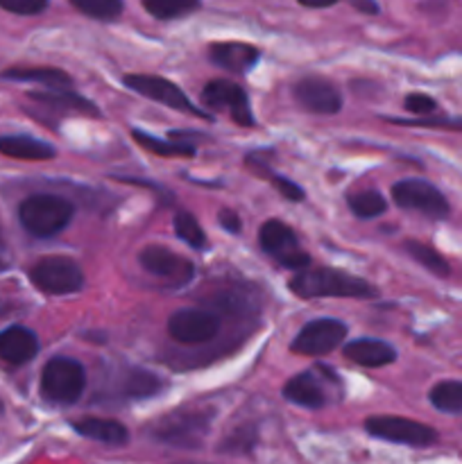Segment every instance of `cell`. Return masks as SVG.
<instances>
[{
  "mask_svg": "<svg viewBox=\"0 0 462 464\" xmlns=\"http://www.w3.org/2000/svg\"><path fill=\"white\" fill-rule=\"evenodd\" d=\"M265 177L272 181V184H274V188L279 190L285 199H290V202H302V199L306 198V193H303V190L299 188L294 181L285 179V177H281V175H274V172H270V170L265 172Z\"/></svg>",
  "mask_w": 462,
  "mask_h": 464,
  "instance_id": "32",
  "label": "cell"
},
{
  "mask_svg": "<svg viewBox=\"0 0 462 464\" xmlns=\"http://www.w3.org/2000/svg\"><path fill=\"white\" fill-rule=\"evenodd\" d=\"M284 397L288 401L297 403V406L311 408V411H317V408H322L326 403L324 388H322L320 381L311 372H302V374L293 376L284 385Z\"/></svg>",
  "mask_w": 462,
  "mask_h": 464,
  "instance_id": "20",
  "label": "cell"
},
{
  "mask_svg": "<svg viewBox=\"0 0 462 464\" xmlns=\"http://www.w3.org/2000/svg\"><path fill=\"white\" fill-rule=\"evenodd\" d=\"M39 353V340L25 326H9L0 334V361L9 365L30 362Z\"/></svg>",
  "mask_w": 462,
  "mask_h": 464,
  "instance_id": "17",
  "label": "cell"
},
{
  "mask_svg": "<svg viewBox=\"0 0 462 464\" xmlns=\"http://www.w3.org/2000/svg\"><path fill=\"white\" fill-rule=\"evenodd\" d=\"M258 57L261 53L256 45L243 44V41H217L208 45V59L231 72H247L258 62Z\"/></svg>",
  "mask_w": 462,
  "mask_h": 464,
  "instance_id": "16",
  "label": "cell"
},
{
  "mask_svg": "<svg viewBox=\"0 0 462 464\" xmlns=\"http://www.w3.org/2000/svg\"><path fill=\"white\" fill-rule=\"evenodd\" d=\"M344 356L361 367H385L397 361L394 347L376 338H361L344 344Z\"/></svg>",
  "mask_w": 462,
  "mask_h": 464,
  "instance_id": "19",
  "label": "cell"
},
{
  "mask_svg": "<svg viewBox=\"0 0 462 464\" xmlns=\"http://www.w3.org/2000/svg\"><path fill=\"white\" fill-rule=\"evenodd\" d=\"M72 429L93 442L107 444V447H122L130 442V430L125 424L116 420H104V417H84V420L72 421Z\"/></svg>",
  "mask_w": 462,
  "mask_h": 464,
  "instance_id": "18",
  "label": "cell"
},
{
  "mask_svg": "<svg viewBox=\"0 0 462 464\" xmlns=\"http://www.w3.org/2000/svg\"><path fill=\"white\" fill-rule=\"evenodd\" d=\"M30 279L45 295H72L84 288V272L68 256H43L32 266Z\"/></svg>",
  "mask_w": 462,
  "mask_h": 464,
  "instance_id": "4",
  "label": "cell"
},
{
  "mask_svg": "<svg viewBox=\"0 0 462 464\" xmlns=\"http://www.w3.org/2000/svg\"><path fill=\"white\" fill-rule=\"evenodd\" d=\"M208 417L207 415H188V412H172L168 415L161 424L157 426L154 435L163 442L170 444H186V449H193L195 444H199L202 435L207 433Z\"/></svg>",
  "mask_w": 462,
  "mask_h": 464,
  "instance_id": "14",
  "label": "cell"
},
{
  "mask_svg": "<svg viewBox=\"0 0 462 464\" xmlns=\"http://www.w3.org/2000/svg\"><path fill=\"white\" fill-rule=\"evenodd\" d=\"M202 102L213 111L229 113L231 121L238 122L240 127H254V113L249 109L247 93L238 84H231L226 80H213L204 86Z\"/></svg>",
  "mask_w": 462,
  "mask_h": 464,
  "instance_id": "10",
  "label": "cell"
},
{
  "mask_svg": "<svg viewBox=\"0 0 462 464\" xmlns=\"http://www.w3.org/2000/svg\"><path fill=\"white\" fill-rule=\"evenodd\" d=\"M172 227H175L177 238H181L184 243H188L190 247L204 249V245H207V236H204L202 225H199V222L195 220L190 213H186V211L177 213L175 220H172Z\"/></svg>",
  "mask_w": 462,
  "mask_h": 464,
  "instance_id": "29",
  "label": "cell"
},
{
  "mask_svg": "<svg viewBox=\"0 0 462 464\" xmlns=\"http://www.w3.org/2000/svg\"><path fill=\"white\" fill-rule=\"evenodd\" d=\"M338 0H299V5H303V7H311V9H322V7H331V5H335Z\"/></svg>",
  "mask_w": 462,
  "mask_h": 464,
  "instance_id": "37",
  "label": "cell"
},
{
  "mask_svg": "<svg viewBox=\"0 0 462 464\" xmlns=\"http://www.w3.org/2000/svg\"><path fill=\"white\" fill-rule=\"evenodd\" d=\"M131 136H134V140L140 145V148L148 150V152H152V154H157V157H166V159L195 157V145L179 143V140L154 139V136L145 134V131H140V130L131 131Z\"/></svg>",
  "mask_w": 462,
  "mask_h": 464,
  "instance_id": "23",
  "label": "cell"
},
{
  "mask_svg": "<svg viewBox=\"0 0 462 464\" xmlns=\"http://www.w3.org/2000/svg\"><path fill=\"white\" fill-rule=\"evenodd\" d=\"M290 290L302 299L317 297H351L371 299L379 295L374 285L361 276L347 272L331 270V267H303L290 279Z\"/></svg>",
  "mask_w": 462,
  "mask_h": 464,
  "instance_id": "1",
  "label": "cell"
},
{
  "mask_svg": "<svg viewBox=\"0 0 462 464\" xmlns=\"http://www.w3.org/2000/svg\"><path fill=\"white\" fill-rule=\"evenodd\" d=\"M347 338V326L333 317H320L303 324L297 338L293 340V352L302 356H324L338 349Z\"/></svg>",
  "mask_w": 462,
  "mask_h": 464,
  "instance_id": "9",
  "label": "cell"
},
{
  "mask_svg": "<svg viewBox=\"0 0 462 464\" xmlns=\"http://www.w3.org/2000/svg\"><path fill=\"white\" fill-rule=\"evenodd\" d=\"M217 222H220V227L225 231H229V234H240V218L236 216V211H229V208H222L220 213H217Z\"/></svg>",
  "mask_w": 462,
  "mask_h": 464,
  "instance_id": "35",
  "label": "cell"
},
{
  "mask_svg": "<svg viewBox=\"0 0 462 464\" xmlns=\"http://www.w3.org/2000/svg\"><path fill=\"white\" fill-rule=\"evenodd\" d=\"M351 5L358 9V12L370 14V16H374V14L380 12V7L376 0H351Z\"/></svg>",
  "mask_w": 462,
  "mask_h": 464,
  "instance_id": "36",
  "label": "cell"
},
{
  "mask_svg": "<svg viewBox=\"0 0 462 464\" xmlns=\"http://www.w3.org/2000/svg\"><path fill=\"white\" fill-rule=\"evenodd\" d=\"M258 240H261L263 252L270 254L279 266L290 267V270H303V267L311 266V256L303 249H299L297 236L285 222L267 220L261 227Z\"/></svg>",
  "mask_w": 462,
  "mask_h": 464,
  "instance_id": "7",
  "label": "cell"
},
{
  "mask_svg": "<svg viewBox=\"0 0 462 464\" xmlns=\"http://www.w3.org/2000/svg\"><path fill=\"white\" fill-rule=\"evenodd\" d=\"M365 429L371 438L408 444V447H430L433 442H438V433H435L433 426L421 424V421L415 420H406V417H370L365 421Z\"/></svg>",
  "mask_w": 462,
  "mask_h": 464,
  "instance_id": "6",
  "label": "cell"
},
{
  "mask_svg": "<svg viewBox=\"0 0 462 464\" xmlns=\"http://www.w3.org/2000/svg\"><path fill=\"white\" fill-rule=\"evenodd\" d=\"M27 98H30L36 107L48 111V116L53 113L54 118H62L66 116V113H80V116H95V118L100 116V109L95 107L91 100L72 93L71 89H50V91H43V93L34 91V93H27Z\"/></svg>",
  "mask_w": 462,
  "mask_h": 464,
  "instance_id": "15",
  "label": "cell"
},
{
  "mask_svg": "<svg viewBox=\"0 0 462 464\" xmlns=\"http://www.w3.org/2000/svg\"><path fill=\"white\" fill-rule=\"evenodd\" d=\"M161 390V381L145 370H134L125 379V394L131 399H148Z\"/></svg>",
  "mask_w": 462,
  "mask_h": 464,
  "instance_id": "28",
  "label": "cell"
},
{
  "mask_svg": "<svg viewBox=\"0 0 462 464\" xmlns=\"http://www.w3.org/2000/svg\"><path fill=\"white\" fill-rule=\"evenodd\" d=\"M294 100L302 104L306 111L320 113V116H333L342 109V95L331 84L326 77L308 75L299 80L293 89Z\"/></svg>",
  "mask_w": 462,
  "mask_h": 464,
  "instance_id": "13",
  "label": "cell"
},
{
  "mask_svg": "<svg viewBox=\"0 0 462 464\" xmlns=\"http://www.w3.org/2000/svg\"><path fill=\"white\" fill-rule=\"evenodd\" d=\"M394 125H421V127H447V130H462V122L451 121H403V118H388Z\"/></svg>",
  "mask_w": 462,
  "mask_h": 464,
  "instance_id": "34",
  "label": "cell"
},
{
  "mask_svg": "<svg viewBox=\"0 0 462 464\" xmlns=\"http://www.w3.org/2000/svg\"><path fill=\"white\" fill-rule=\"evenodd\" d=\"M86 385V372L77 361L57 356L45 362L41 374V392L53 403H75Z\"/></svg>",
  "mask_w": 462,
  "mask_h": 464,
  "instance_id": "3",
  "label": "cell"
},
{
  "mask_svg": "<svg viewBox=\"0 0 462 464\" xmlns=\"http://www.w3.org/2000/svg\"><path fill=\"white\" fill-rule=\"evenodd\" d=\"M430 403L435 411L447 412V415H460L462 412V381H442L433 385L428 392Z\"/></svg>",
  "mask_w": 462,
  "mask_h": 464,
  "instance_id": "25",
  "label": "cell"
},
{
  "mask_svg": "<svg viewBox=\"0 0 462 464\" xmlns=\"http://www.w3.org/2000/svg\"><path fill=\"white\" fill-rule=\"evenodd\" d=\"M122 84L127 89L136 91V93L145 95V98L154 100V102L163 104V107H170L175 111L190 113V116L197 118H211L207 111H202L199 107H195L188 100V95L179 89L177 84H172L170 80L159 75H125L122 77Z\"/></svg>",
  "mask_w": 462,
  "mask_h": 464,
  "instance_id": "8",
  "label": "cell"
},
{
  "mask_svg": "<svg viewBox=\"0 0 462 464\" xmlns=\"http://www.w3.org/2000/svg\"><path fill=\"white\" fill-rule=\"evenodd\" d=\"M72 213H75V208L68 199L50 193L32 195L18 208L21 225L39 238H50V236H57L59 231L66 229L68 222L72 220Z\"/></svg>",
  "mask_w": 462,
  "mask_h": 464,
  "instance_id": "2",
  "label": "cell"
},
{
  "mask_svg": "<svg viewBox=\"0 0 462 464\" xmlns=\"http://www.w3.org/2000/svg\"><path fill=\"white\" fill-rule=\"evenodd\" d=\"M403 107H406L408 111L417 113V116H424V113L435 111V109H438V102L426 93H410L406 98V102H403Z\"/></svg>",
  "mask_w": 462,
  "mask_h": 464,
  "instance_id": "33",
  "label": "cell"
},
{
  "mask_svg": "<svg viewBox=\"0 0 462 464\" xmlns=\"http://www.w3.org/2000/svg\"><path fill=\"white\" fill-rule=\"evenodd\" d=\"M140 3L149 16L159 21H172V18H184L197 12L202 0H140Z\"/></svg>",
  "mask_w": 462,
  "mask_h": 464,
  "instance_id": "26",
  "label": "cell"
},
{
  "mask_svg": "<svg viewBox=\"0 0 462 464\" xmlns=\"http://www.w3.org/2000/svg\"><path fill=\"white\" fill-rule=\"evenodd\" d=\"M403 247H406V252L410 254V256L415 258L421 267H426L430 275L442 276V279L444 276L451 275V267H448L447 258H444L438 249L430 247V245L419 243V240H406V243H403Z\"/></svg>",
  "mask_w": 462,
  "mask_h": 464,
  "instance_id": "24",
  "label": "cell"
},
{
  "mask_svg": "<svg viewBox=\"0 0 462 464\" xmlns=\"http://www.w3.org/2000/svg\"><path fill=\"white\" fill-rule=\"evenodd\" d=\"M139 263L149 275L170 281L172 285H186L195 276L193 263L163 245H148L139 254Z\"/></svg>",
  "mask_w": 462,
  "mask_h": 464,
  "instance_id": "12",
  "label": "cell"
},
{
  "mask_svg": "<svg viewBox=\"0 0 462 464\" xmlns=\"http://www.w3.org/2000/svg\"><path fill=\"white\" fill-rule=\"evenodd\" d=\"M392 199L406 211L421 213L430 220H444L451 213L447 198L424 179H403L392 186Z\"/></svg>",
  "mask_w": 462,
  "mask_h": 464,
  "instance_id": "5",
  "label": "cell"
},
{
  "mask_svg": "<svg viewBox=\"0 0 462 464\" xmlns=\"http://www.w3.org/2000/svg\"><path fill=\"white\" fill-rule=\"evenodd\" d=\"M0 77L16 82H36L48 89H71L72 84V77L68 72L50 66H14L0 72Z\"/></svg>",
  "mask_w": 462,
  "mask_h": 464,
  "instance_id": "22",
  "label": "cell"
},
{
  "mask_svg": "<svg viewBox=\"0 0 462 464\" xmlns=\"http://www.w3.org/2000/svg\"><path fill=\"white\" fill-rule=\"evenodd\" d=\"M0 154L23 161H50L54 159L57 150L50 143L32 136H3L0 139Z\"/></svg>",
  "mask_w": 462,
  "mask_h": 464,
  "instance_id": "21",
  "label": "cell"
},
{
  "mask_svg": "<svg viewBox=\"0 0 462 464\" xmlns=\"http://www.w3.org/2000/svg\"><path fill=\"white\" fill-rule=\"evenodd\" d=\"M168 334L181 344L211 343L220 334V320L213 313L199 308H184L168 320Z\"/></svg>",
  "mask_w": 462,
  "mask_h": 464,
  "instance_id": "11",
  "label": "cell"
},
{
  "mask_svg": "<svg viewBox=\"0 0 462 464\" xmlns=\"http://www.w3.org/2000/svg\"><path fill=\"white\" fill-rule=\"evenodd\" d=\"M349 208L356 218H362V220H370V218L380 216L388 208V202H385L383 195L379 190H362V193H351L347 198Z\"/></svg>",
  "mask_w": 462,
  "mask_h": 464,
  "instance_id": "27",
  "label": "cell"
},
{
  "mask_svg": "<svg viewBox=\"0 0 462 464\" xmlns=\"http://www.w3.org/2000/svg\"><path fill=\"white\" fill-rule=\"evenodd\" d=\"M0 7L18 16H36L48 7V0H0Z\"/></svg>",
  "mask_w": 462,
  "mask_h": 464,
  "instance_id": "31",
  "label": "cell"
},
{
  "mask_svg": "<svg viewBox=\"0 0 462 464\" xmlns=\"http://www.w3.org/2000/svg\"><path fill=\"white\" fill-rule=\"evenodd\" d=\"M75 9L98 21H113L122 14V0H71Z\"/></svg>",
  "mask_w": 462,
  "mask_h": 464,
  "instance_id": "30",
  "label": "cell"
}]
</instances>
